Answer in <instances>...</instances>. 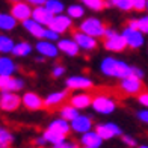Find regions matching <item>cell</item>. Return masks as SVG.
Listing matches in <instances>:
<instances>
[{
	"label": "cell",
	"instance_id": "1",
	"mask_svg": "<svg viewBox=\"0 0 148 148\" xmlns=\"http://www.w3.org/2000/svg\"><path fill=\"white\" fill-rule=\"evenodd\" d=\"M101 71L103 74L109 77H118V79H124L132 76L133 73V66L127 65L123 60L113 59V58H106L101 64Z\"/></svg>",
	"mask_w": 148,
	"mask_h": 148
},
{
	"label": "cell",
	"instance_id": "2",
	"mask_svg": "<svg viewBox=\"0 0 148 148\" xmlns=\"http://www.w3.org/2000/svg\"><path fill=\"white\" fill-rule=\"evenodd\" d=\"M103 38H104V49L109 51H123L127 47L125 38L123 35H119V33H116L113 29L107 27Z\"/></svg>",
	"mask_w": 148,
	"mask_h": 148
},
{
	"label": "cell",
	"instance_id": "3",
	"mask_svg": "<svg viewBox=\"0 0 148 148\" xmlns=\"http://www.w3.org/2000/svg\"><path fill=\"white\" fill-rule=\"evenodd\" d=\"M106 24L98 18H86L85 21L80 24V30L85 32L86 35L94 36V38H103L106 33Z\"/></svg>",
	"mask_w": 148,
	"mask_h": 148
},
{
	"label": "cell",
	"instance_id": "4",
	"mask_svg": "<svg viewBox=\"0 0 148 148\" xmlns=\"http://www.w3.org/2000/svg\"><path fill=\"white\" fill-rule=\"evenodd\" d=\"M119 88L123 92L129 94V95H139L144 89V83L142 80L136 76H129V77H124L121 79V83H119Z\"/></svg>",
	"mask_w": 148,
	"mask_h": 148
},
{
	"label": "cell",
	"instance_id": "5",
	"mask_svg": "<svg viewBox=\"0 0 148 148\" xmlns=\"http://www.w3.org/2000/svg\"><path fill=\"white\" fill-rule=\"evenodd\" d=\"M92 106H94V109H95L97 112H100V113H110V112L115 110L116 103L113 101L112 97L98 94V95H94Z\"/></svg>",
	"mask_w": 148,
	"mask_h": 148
},
{
	"label": "cell",
	"instance_id": "6",
	"mask_svg": "<svg viewBox=\"0 0 148 148\" xmlns=\"http://www.w3.org/2000/svg\"><path fill=\"white\" fill-rule=\"evenodd\" d=\"M123 36L125 38L127 47H130V49H139L144 44V33L138 29H132L127 26L123 32Z\"/></svg>",
	"mask_w": 148,
	"mask_h": 148
},
{
	"label": "cell",
	"instance_id": "7",
	"mask_svg": "<svg viewBox=\"0 0 148 148\" xmlns=\"http://www.w3.org/2000/svg\"><path fill=\"white\" fill-rule=\"evenodd\" d=\"M21 103H23L21 98H20L17 94H14V92H5L3 95L0 97V109L6 110V112L17 110Z\"/></svg>",
	"mask_w": 148,
	"mask_h": 148
},
{
	"label": "cell",
	"instance_id": "8",
	"mask_svg": "<svg viewBox=\"0 0 148 148\" xmlns=\"http://www.w3.org/2000/svg\"><path fill=\"white\" fill-rule=\"evenodd\" d=\"M73 36H74V41L77 42V45L83 50H94L97 47V41L94 39V36L86 35L85 32L82 30H73Z\"/></svg>",
	"mask_w": 148,
	"mask_h": 148
},
{
	"label": "cell",
	"instance_id": "9",
	"mask_svg": "<svg viewBox=\"0 0 148 148\" xmlns=\"http://www.w3.org/2000/svg\"><path fill=\"white\" fill-rule=\"evenodd\" d=\"M23 86H24V82L21 79L11 77V76H0V91L14 92V91H20Z\"/></svg>",
	"mask_w": 148,
	"mask_h": 148
},
{
	"label": "cell",
	"instance_id": "10",
	"mask_svg": "<svg viewBox=\"0 0 148 148\" xmlns=\"http://www.w3.org/2000/svg\"><path fill=\"white\" fill-rule=\"evenodd\" d=\"M32 8L29 6V3H23V2H17L12 5V9H11V15L14 17L18 21H24L32 17Z\"/></svg>",
	"mask_w": 148,
	"mask_h": 148
},
{
	"label": "cell",
	"instance_id": "11",
	"mask_svg": "<svg viewBox=\"0 0 148 148\" xmlns=\"http://www.w3.org/2000/svg\"><path fill=\"white\" fill-rule=\"evenodd\" d=\"M68 98V91H62V92H53L49 97L44 100V107L45 109H58L60 107Z\"/></svg>",
	"mask_w": 148,
	"mask_h": 148
},
{
	"label": "cell",
	"instance_id": "12",
	"mask_svg": "<svg viewBox=\"0 0 148 148\" xmlns=\"http://www.w3.org/2000/svg\"><path fill=\"white\" fill-rule=\"evenodd\" d=\"M53 17H55V14L50 12V9H47L45 5L36 6V8L32 11V18L35 20V21H38L39 24H42V26H49L51 23Z\"/></svg>",
	"mask_w": 148,
	"mask_h": 148
},
{
	"label": "cell",
	"instance_id": "13",
	"mask_svg": "<svg viewBox=\"0 0 148 148\" xmlns=\"http://www.w3.org/2000/svg\"><path fill=\"white\" fill-rule=\"evenodd\" d=\"M70 27H71V18L68 15H60V14L53 17L51 23L49 24V29L55 30L58 33H64V32L68 30Z\"/></svg>",
	"mask_w": 148,
	"mask_h": 148
},
{
	"label": "cell",
	"instance_id": "14",
	"mask_svg": "<svg viewBox=\"0 0 148 148\" xmlns=\"http://www.w3.org/2000/svg\"><path fill=\"white\" fill-rule=\"evenodd\" d=\"M21 101L29 110H39L44 107V100L35 92H26L21 98Z\"/></svg>",
	"mask_w": 148,
	"mask_h": 148
},
{
	"label": "cell",
	"instance_id": "15",
	"mask_svg": "<svg viewBox=\"0 0 148 148\" xmlns=\"http://www.w3.org/2000/svg\"><path fill=\"white\" fill-rule=\"evenodd\" d=\"M94 86L92 80L83 76H74L66 80V88L68 89H91Z\"/></svg>",
	"mask_w": 148,
	"mask_h": 148
},
{
	"label": "cell",
	"instance_id": "16",
	"mask_svg": "<svg viewBox=\"0 0 148 148\" xmlns=\"http://www.w3.org/2000/svg\"><path fill=\"white\" fill-rule=\"evenodd\" d=\"M95 132L98 133V136L101 139H110L113 136L121 134V129L116 124H112V123H107V124H103V125H97Z\"/></svg>",
	"mask_w": 148,
	"mask_h": 148
},
{
	"label": "cell",
	"instance_id": "17",
	"mask_svg": "<svg viewBox=\"0 0 148 148\" xmlns=\"http://www.w3.org/2000/svg\"><path fill=\"white\" fill-rule=\"evenodd\" d=\"M91 127H92V119L89 116L79 115L77 118H74L71 121V129L77 133H86L91 130Z\"/></svg>",
	"mask_w": 148,
	"mask_h": 148
},
{
	"label": "cell",
	"instance_id": "18",
	"mask_svg": "<svg viewBox=\"0 0 148 148\" xmlns=\"http://www.w3.org/2000/svg\"><path fill=\"white\" fill-rule=\"evenodd\" d=\"M92 98H94V95H91V94H88V92L76 94V95L70 97V104L74 106L76 109H85V107L92 104Z\"/></svg>",
	"mask_w": 148,
	"mask_h": 148
},
{
	"label": "cell",
	"instance_id": "19",
	"mask_svg": "<svg viewBox=\"0 0 148 148\" xmlns=\"http://www.w3.org/2000/svg\"><path fill=\"white\" fill-rule=\"evenodd\" d=\"M23 26L24 29L27 30L30 35H33L35 38H44V33H45V29L42 27V24H39L38 21H35L33 18H27L23 21Z\"/></svg>",
	"mask_w": 148,
	"mask_h": 148
},
{
	"label": "cell",
	"instance_id": "20",
	"mask_svg": "<svg viewBox=\"0 0 148 148\" xmlns=\"http://www.w3.org/2000/svg\"><path fill=\"white\" fill-rule=\"evenodd\" d=\"M80 142L83 147H89V148H98L101 145L103 139L98 136L97 132H86L83 133V136L80 138Z\"/></svg>",
	"mask_w": 148,
	"mask_h": 148
},
{
	"label": "cell",
	"instance_id": "21",
	"mask_svg": "<svg viewBox=\"0 0 148 148\" xmlns=\"http://www.w3.org/2000/svg\"><path fill=\"white\" fill-rule=\"evenodd\" d=\"M58 49L60 51H64L65 55H68V56H77L80 47L77 45L76 41H73V39H60Z\"/></svg>",
	"mask_w": 148,
	"mask_h": 148
},
{
	"label": "cell",
	"instance_id": "22",
	"mask_svg": "<svg viewBox=\"0 0 148 148\" xmlns=\"http://www.w3.org/2000/svg\"><path fill=\"white\" fill-rule=\"evenodd\" d=\"M36 50L45 58H56L58 56V47L53 45L50 41H39L36 44Z\"/></svg>",
	"mask_w": 148,
	"mask_h": 148
},
{
	"label": "cell",
	"instance_id": "23",
	"mask_svg": "<svg viewBox=\"0 0 148 148\" xmlns=\"http://www.w3.org/2000/svg\"><path fill=\"white\" fill-rule=\"evenodd\" d=\"M49 129L53 130V132H56V133H60V134H65V136H68V133L71 130V127L68 124V121H65V119H56V121H53V123L49 125Z\"/></svg>",
	"mask_w": 148,
	"mask_h": 148
},
{
	"label": "cell",
	"instance_id": "24",
	"mask_svg": "<svg viewBox=\"0 0 148 148\" xmlns=\"http://www.w3.org/2000/svg\"><path fill=\"white\" fill-rule=\"evenodd\" d=\"M17 26V20L11 14H0V30H12Z\"/></svg>",
	"mask_w": 148,
	"mask_h": 148
},
{
	"label": "cell",
	"instance_id": "25",
	"mask_svg": "<svg viewBox=\"0 0 148 148\" xmlns=\"http://www.w3.org/2000/svg\"><path fill=\"white\" fill-rule=\"evenodd\" d=\"M15 71V65L9 58H0V76H11Z\"/></svg>",
	"mask_w": 148,
	"mask_h": 148
},
{
	"label": "cell",
	"instance_id": "26",
	"mask_svg": "<svg viewBox=\"0 0 148 148\" xmlns=\"http://www.w3.org/2000/svg\"><path fill=\"white\" fill-rule=\"evenodd\" d=\"M127 26L132 29H138L142 33H148V15L139 18V20H130V21L127 23Z\"/></svg>",
	"mask_w": 148,
	"mask_h": 148
},
{
	"label": "cell",
	"instance_id": "27",
	"mask_svg": "<svg viewBox=\"0 0 148 148\" xmlns=\"http://www.w3.org/2000/svg\"><path fill=\"white\" fill-rule=\"evenodd\" d=\"M60 116H62V119H65V121H73L74 118L79 116V112L74 106L65 104V106L60 107Z\"/></svg>",
	"mask_w": 148,
	"mask_h": 148
},
{
	"label": "cell",
	"instance_id": "28",
	"mask_svg": "<svg viewBox=\"0 0 148 148\" xmlns=\"http://www.w3.org/2000/svg\"><path fill=\"white\" fill-rule=\"evenodd\" d=\"M30 51H32V45L29 42L21 41V42H18V44L14 45V49H12L11 53H14V56H20V58H21V56H27Z\"/></svg>",
	"mask_w": 148,
	"mask_h": 148
},
{
	"label": "cell",
	"instance_id": "29",
	"mask_svg": "<svg viewBox=\"0 0 148 148\" xmlns=\"http://www.w3.org/2000/svg\"><path fill=\"white\" fill-rule=\"evenodd\" d=\"M80 2L92 11H103L106 6H109L107 0H80Z\"/></svg>",
	"mask_w": 148,
	"mask_h": 148
},
{
	"label": "cell",
	"instance_id": "30",
	"mask_svg": "<svg viewBox=\"0 0 148 148\" xmlns=\"http://www.w3.org/2000/svg\"><path fill=\"white\" fill-rule=\"evenodd\" d=\"M42 138L47 140V142H50V144H59V142H62V140L66 138L65 134H60V133H56V132H53V130H50V129H47L45 132H44V134H42Z\"/></svg>",
	"mask_w": 148,
	"mask_h": 148
},
{
	"label": "cell",
	"instance_id": "31",
	"mask_svg": "<svg viewBox=\"0 0 148 148\" xmlns=\"http://www.w3.org/2000/svg\"><path fill=\"white\" fill-rule=\"evenodd\" d=\"M45 8L50 9V12H53L55 15H58V14H62L64 3L59 2V0H47V2H45Z\"/></svg>",
	"mask_w": 148,
	"mask_h": 148
},
{
	"label": "cell",
	"instance_id": "32",
	"mask_svg": "<svg viewBox=\"0 0 148 148\" xmlns=\"http://www.w3.org/2000/svg\"><path fill=\"white\" fill-rule=\"evenodd\" d=\"M12 140H14V136L5 129H0V148H9Z\"/></svg>",
	"mask_w": 148,
	"mask_h": 148
},
{
	"label": "cell",
	"instance_id": "33",
	"mask_svg": "<svg viewBox=\"0 0 148 148\" xmlns=\"http://www.w3.org/2000/svg\"><path fill=\"white\" fill-rule=\"evenodd\" d=\"M14 49V41L9 36L0 35V51L2 53H11Z\"/></svg>",
	"mask_w": 148,
	"mask_h": 148
},
{
	"label": "cell",
	"instance_id": "34",
	"mask_svg": "<svg viewBox=\"0 0 148 148\" xmlns=\"http://www.w3.org/2000/svg\"><path fill=\"white\" fill-rule=\"evenodd\" d=\"M109 5L116 6L121 11H132L133 9V0H107Z\"/></svg>",
	"mask_w": 148,
	"mask_h": 148
},
{
	"label": "cell",
	"instance_id": "35",
	"mask_svg": "<svg viewBox=\"0 0 148 148\" xmlns=\"http://www.w3.org/2000/svg\"><path fill=\"white\" fill-rule=\"evenodd\" d=\"M83 14H85V9L80 5H71L68 8V17L70 18H82Z\"/></svg>",
	"mask_w": 148,
	"mask_h": 148
},
{
	"label": "cell",
	"instance_id": "36",
	"mask_svg": "<svg viewBox=\"0 0 148 148\" xmlns=\"http://www.w3.org/2000/svg\"><path fill=\"white\" fill-rule=\"evenodd\" d=\"M53 147L55 148H79V145L74 142V140H66V139H64L62 142H59V144H55Z\"/></svg>",
	"mask_w": 148,
	"mask_h": 148
},
{
	"label": "cell",
	"instance_id": "37",
	"mask_svg": "<svg viewBox=\"0 0 148 148\" xmlns=\"http://www.w3.org/2000/svg\"><path fill=\"white\" fill-rule=\"evenodd\" d=\"M133 9L139 12L147 9V0H133Z\"/></svg>",
	"mask_w": 148,
	"mask_h": 148
},
{
	"label": "cell",
	"instance_id": "38",
	"mask_svg": "<svg viewBox=\"0 0 148 148\" xmlns=\"http://www.w3.org/2000/svg\"><path fill=\"white\" fill-rule=\"evenodd\" d=\"M44 38L45 39H50V41H55V39H59V33L51 30V29H47L45 33H44Z\"/></svg>",
	"mask_w": 148,
	"mask_h": 148
},
{
	"label": "cell",
	"instance_id": "39",
	"mask_svg": "<svg viewBox=\"0 0 148 148\" xmlns=\"http://www.w3.org/2000/svg\"><path fill=\"white\" fill-rule=\"evenodd\" d=\"M138 101L142 104V106L148 107V92H140L139 95H138Z\"/></svg>",
	"mask_w": 148,
	"mask_h": 148
},
{
	"label": "cell",
	"instance_id": "40",
	"mask_svg": "<svg viewBox=\"0 0 148 148\" xmlns=\"http://www.w3.org/2000/svg\"><path fill=\"white\" fill-rule=\"evenodd\" d=\"M138 118L142 121V123L148 124V110H140V112H138Z\"/></svg>",
	"mask_w": 148,
	"mask_h": 148
},
{
	"label": "cell",
	"instance_id": "41",
	"mask_svg": "<svg viewBox=\"0 0 148 148\" xmlns=\"http://www.w3.org/2000/svg\"><path fill=\"white\" fill-rule=\"evenodd\" d=\"M123 140H124V144H127L129 147H134V145H136V140H134L133 138H130V136H123Z\"/></svg>",
	"mask_w": 148,
	"mask_h": 148
},
{
	"label": "cell",
	"instance_id": "42",
	"mask_svg": "<svg viewBox=\"0 0 148 148\" xmlns=\"http://www.w3.org/2000/svg\"><path fill=\"white\" fill-rule=\"evenodd\" d=\"M64 73H65V68H64V66H56V68L53 70V76H55V77H59V76H62Z\"/></svg>",
	"mask_w": 148,
	"mask_h": 148
},
{
	"label": "cell",
	"instance_id": "43",
	"mask_svg": "<svg viewBox=\"0 0 148 148\" xmlns=\"http://www.w3.org/2000/svg\"><path fill=\"white\" fill-rule=\"evenodd\" d=\"M133 76H136V77H139V79H142L144 77V71L142 70H139V68H136V66H133Z\"/></svg>",
	"mask_w": 148,
	"mask_h": 148
},
{
	"label": "cell",
	"instance_id": "44",
	"mask_svg": "<svg viewBox=\"0 0 148 148\" xmlns=\"http://www.w3.org/2000/svg\"><path fill=\"white\" fill-rule=\"evenodd\" d=\"M27 3H32V5H35V6H42V5H45V2L47 0H26Z\"/></svg>",
	"mask_w": 148,
	"mask_h": 148
},
{
	"label": "cell",
	"instance_id": "45",
	"mask_svg": "<svg viewBox=\"0 0 148 148\" xmlns=\"http://www.w3.org/2000/svg\"><path fill=\"white\" fill-rule=\"evenodd\" d=\"M45 142H47V140H45L44 138H39V139H36V140H35V144H38V145H44Z\"/></svg>",
	"mask_w": 148,
	"mask_h": 148
},
{
	"label": "cell",
	"instance_id": "46",
	"mask_svg": "<svg viewBox=\"0 0 148 148\" xmlns=\"http://www.w3.org/2000/svg\"><path fill=\"white\" fill-rule=\"evenodd\" d=\"M9 2H12V3H17V2H21V0H9Z\"/></svg>",
	"mask_w": 148,
	"mask_h": 148
},
{
	"label": "cell",
	"instance_id": "47",
	"mask_svg": "<svg viewBox=\"0 0 148 148\" xmlns=\"http://www.w3.org/2000/svg\"><path fill=\"white\" fill-rule=\"evenodd\" d=\"M139 148H148V145H140Z\"/></svg>",
	"mask_w": 148,
	"mask_h": 148
},
{
	"label": "cell",
	"instance_id": "48",
	"mask_svg": "<svg viewBox=\"0 0 148 148\" xmlns=\"http://www.w3.org/2000/svg\"><path fill=\"white\" fill-rule=\"evenodd\" d=\"M147 9H148V0H147Z\"/></svg>",
	"mask_w": 148,
	"mask_h": 148
},
{
	"label": "cell",
	"instance_id": "49",
	"mask_svg": "<svg viewBox=\"0 0 148 148\" xmlns=\"http://www.w3.org/2000/svg\"><path fill=\"white\" fill-rule=\"evenodd\" d=\"M83 148H89V147H83Z\"/></svg>",
	"mask_w": 148,
	"mask_h": 148
},
{
	"label": "cell",
	"instance_id": "50",
	"mask_svg": "<svg viewBox=\"0 0 148 148\" xmlns=\"http://www.w3.org/2000/svg\"><path fill=\"white\" fill-rule=\"evenodd\" d=\"M38 148H39V147H38Z\"/></svg>",
	"mask_w": 148,
	"mask_h": 148
}]
</instances>
